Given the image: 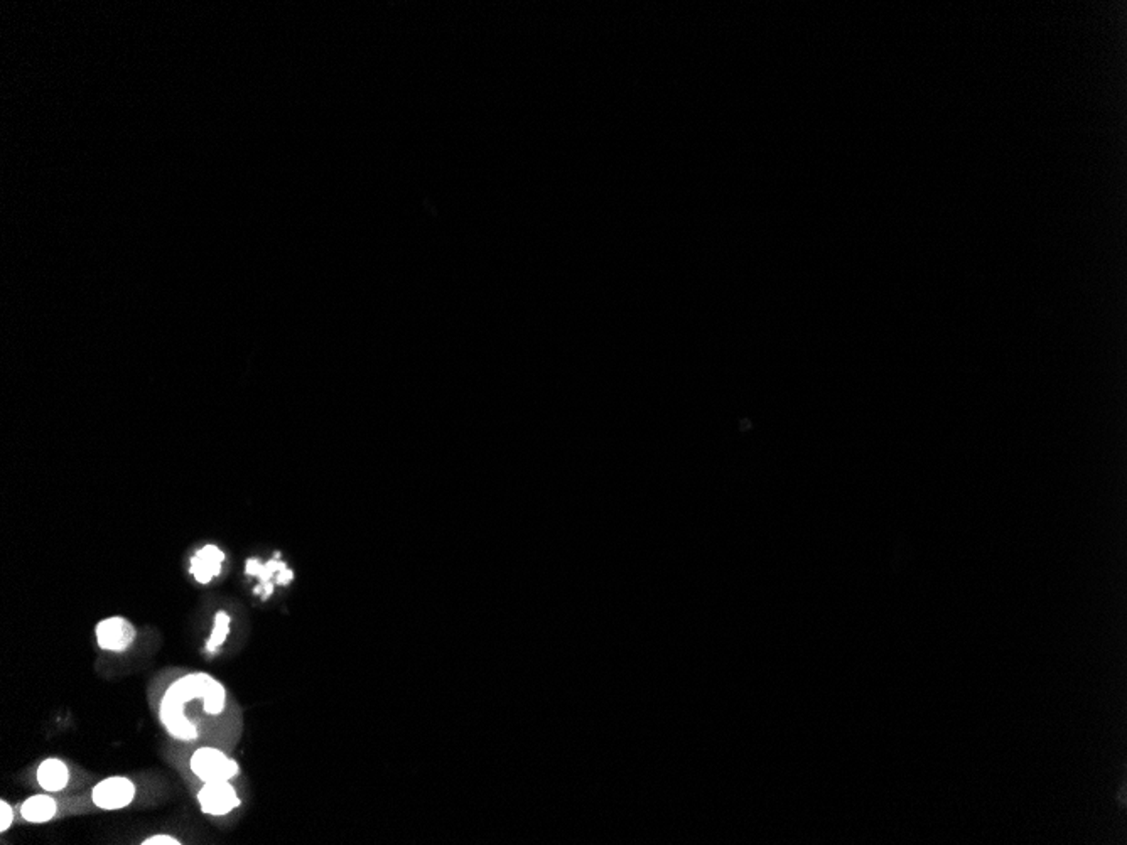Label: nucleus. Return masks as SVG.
Instances as JSON below:
<instances>
[{
    "mask_svg": "<svg viewBox=\"0 0 1127 845\" xmlns=\"http://www.w3.org/2000/svg\"><path fill=\"white\" fill-rule=\"evenodd\" d=\"M226 687L216 676L206 672H191L178 676L164 690L159 702V721L172 739L192 743L200 739V726L194 721L196 710L190 707L192 702L226 706Z\"/></svg>",
    "mask_w": 1127,
    "mask_h": 845,
    "instance_id": "1",
    "label": "nucleus"
},
{
    "mask_svg": "<svg viewBox=\"0 0 1127 845\" xmlns=\"http://www.w3.org/2000/svg\"><path fill=\"white\" fill-rule=\"evenodd\" d=\"M190 769L192 775L202 779L203 783L223 781V779L232 781L233 778L238 777L240 765L232 756L226 755L225 751L213 747V746H203L192 753Z\"/></svg>",
    "mask_w": 1127,
    "mask_h": 845,
    "instance_id": "2",
    "label": "nucleus"
},
{
    "mask_svg": "<svg viewBox=\"0 0 1127 845\" xmlns=\"http://www.w3.org/2000/svg\"><path fill=\"white\" fill-rule=\"evenodd\" d=\"M136 783L127 777L103 778L91 789V801L102 810H122L136 800Z\"/></svg>",
    "mask_w": 1127,
    "mask_h": 845,
    "instance_id": "3",
    "label": "nucleus"
},
{
    "mask_svg": "<svg viewBox=\"0 0 1127 845\" xmlns=\"http://www.w3.org/2000/svg\"><path fill=\"white\" fill-rule=\"evenodd\" d=\"M196 800L204 815L212 817H225L242 805L237 788L228 779L206 781L198 791Z\"/></svg>",
    "mask_w": 1127,
    "mask_h": 845,
    "instance_id": "4",
    "label": "nucleus"
},
{
    "mask_svg": "<svg viewBox=\"0 0 1127 845\" xmlns=\"http://www.w3.org/2000/svg\"><path fill=\"white\" fill-rule=\"evenodd\" d=\"M95 636L97 644L105 652L122 654L136 642L137 630L130 621L122 616H110L97 624Z\"/></svg>",
    "mask_w": 1127,
    "mask_h": 845,
    "instance_id": "5",
    "label": "nucleus"
},
{
    "mask_svg": "<svg viewBox=\"0 0 1127 845\" xmlns=\"http://www.w3.org/2000/svg\"><path fill=\"white\" fill-rule=\"evenodd\" d=\"M225 559V552L220 547L208 543L192 555L190 574L196 579V582L210 584L214 577L222 574V565Z\"/></svg>",
    "mask_w": 1127,
    "mask_h": 845,
    "instance_id": "6",
    "label": "nucleus"
},
{
    "mask_svg": "<svg viewBox=\"0 0 1127 845\" xmlns=\"http://www.w3.org/2000/svg\"><path fill=\"white\" fill-rule=\"evenodd\" d=\"M36 779L39 787L47 793H57L67 788L69 783V768L59 757H46L36 769Z\"/></svg>",
    "mask_w": 1127,
    "mask_h": 845,
    "instance_id": "7",
    "label": "nucleus"
},
{
    "mask_svg": "<svg viewBox=\"0 0 1127 845\" xmlns=\"http://www.w3.org/2000/svg\"><path fill=\"white\" fill-rule=\"evenodd\" d=\"M57 803L51 795L39 793L26 799L21 805V817L26 822L46 823L57 817Z\"/></svg>",
    "mask_w": 1127,
    "mask_h": 845,
    "instance_id": "8",
    "label": "nucleus"
},
{
    "mask_svg": "<svg viewBox=\"0 0 1127 845\" xmlns=\"http://www.w3.org/2000/svg\"><path fill=\"white\" fill-rule=\"evenodd\" d=\"M230 626H232L230 614L226 611H218L216 616H214L213 632H212L208 642H206V652L214 654L226 642V638L230 634Z\"/></svg>",
    "mask_w": 1127,
    "mask_h": 845,
    "instance_id": "9",
    "label": "nucleus"
},
{
    "mask_svg": "<svg viewBox=\"0 0 1127 845\" xmlns=\"http://www.w3.org/2000/svg\"><path fill=\"white\" fill-rule=\"evenodd\" d=\"M0 813H2L0 832H7L11 829L12 822H14V809H12L9 801L0 800Z\"/></svg>",
    "mask_w": 1127,
    "mask_h": 845,
    "instance_id": "10",
    "label": "nucleus"
},
{
    "mask_svg": "<svg viewBox=\"0 0 1127 845\" xmlns=\"http://www.w3.org/2000/svg\"><path fill=\"white\" fill-rule=\"evenodd\" d=\"M140 844L142 845H180L181 842L180 840H178V839H176V837H172V835L158 834V835H152V837H147V839H144V840H142Z\"/></svg>",
    "mask_w": 1127,
    "mask_h": 845,
    "instance_id": "11",
    "label": "nucleus"
}]
</instances>
